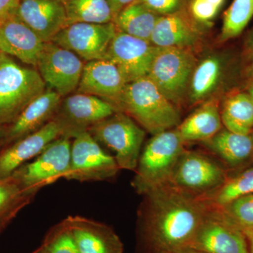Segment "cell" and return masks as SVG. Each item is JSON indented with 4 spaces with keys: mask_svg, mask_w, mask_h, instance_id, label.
<instances>
[{
    "mask_svg": "<svg viewBox=\"0 0 253 253\" xmlns=\"http://www.w3.org/2000/svg\"><path fill=\"white\" fill-rule=\"evenodd\" d=\"M161 15L149 9L139 0L121 10L113 23L118 31L149 42Z\"/></svg>",
    "mask_w": 253,
    "mask_h": 253,
    "instance_id": "cb8c5ba5",
    "label": "cell"
},
{
    "mask_svg": "<svg viewBox=\"0 0 253 253\" xmlns=\"http://www.w3.org/2000/svg\"><path fill=\"white\" fill-rule=\"evenodd\" d=\"M41 249L43 253H80L65 219L48 231Z\"/></svg>",
    "mask_w": 253,
    "mask_h": 253,
    "instance_id": "4dcf8cb0",
    "label": "cell"
},
{
    "mask_svg": "<svg viewBox=\"0 0 253 253\" xmlns=\"http://www.w3.org/2000/svg\"><path fill=\"white\" fill-rule=\"evenodd\" d=\"M16 15L44 42L68 26L63 0H21Z\"/></svg>",
    "mask_w": 253,
    "mask_h": 253,
    "instance_id": "e0dca14e",
    "label": "cell"
},
{
    "mask_svg": "<svg viewBox=\"0 0 253 253\" xmlns=\"http://www.w3.org/2000/svg\"><path fill=\"white\" fill-rule=\"evenodd\" d=\"M84 63L73 51L49 42H44L36 68L46 86L65 97L77 90Z\"/></svg>",
    "mask_w": 253,
    "mask_h": 253,
    "instance_id": "30bf717a",
    "label": "cell"
},
{
    "mask_svg": "<svg viewBox=\"0 0 253 253\" xmlns=\"http://www.w3.org/2000/svg\"><path fill=\"white\" fill-rule=\"evenodd\" d=\"M44 44L17 15L0 23V52L36 67Z\"/></svg>",
    "mask_w": 253,
    "mask_h": 253,
    "instance_id": "ac0fdd59",
    "label": "cell"
},
{
    "mask_svg": "<svg viewBox=\"0 0 253 253\" xmlns=\"http://www.w3.org/2000/svg\"><path fill=\"white\" fill-rule=\"evenodd\" d=\"M185 142L175 129L154 134L141 153L131 186L140 195L169 182Z\"/></svg>",
    "mask_w": 253,
    "mask_h": 253,
    "instance_id": "3957f363",
    "label": "cell"
},
{
    "mask_svg": "<svg viewBox=\"0 0 253 253\" xmlns=\"http://www.w3.org/2000/svg\"><path fill=\"white\" fill-rule=\"evenodd\" d=\"M88 132L112 150L120 169L135 171L145 131L132 118L118 111L91 126Z\"/></svg>",
    "mask_w": 253,
    "mask_h": 253,
    "instance_id": "5b68a950",
    "label": "cell"
},
{
    "mask_svg": "<svg viewBox=\"0 0 253 253\" xmlns=\"http://www.w3.org/2000/svg\"><path fill=\"white\" fill-rule=\"evenodd\" d=\"M206 146L229 166L245 162L253 153V137L251 134H240L224 129L204 141Z\"/></svg>",
    "mask_w": 253,
    "mask_h": 253,
    "instance_id": "603a6c76",
    "label": "cell"
},
{
    "mask_svg": "<svg viewBox=\"0 0 253 253\" xmlns=\"http://www.w3.org/2000/svg\"><path fill=\"white\" fill-rule=\"evenodd\" d=\"M71 144L70 138H58L10 176L23 189L38 194L44 186L66 178L71 163Z\"/></svg>",
    "mask_w": 253,
    "mask_h": 253,
    "instance_id": "8992f818",
    "label": "cell"
},
{
    "mask_svg": "<svg viewBox=\"0 0 253 253\" xmlns=\"http://www.w3.org/2000/svg\"><path fill=\"white\" fill-rule=\"evenodd\" d=\"M222 74L219 58L209 56L195 68L190 81V95L193 101L206 99L217 87Z\"/></svg>",
    "mask_w": 253,
    "mask_h": 253,
    "instance_id": "83f0119b",
    "label": "cell"
},
{
    "mask_svg": "<svg viewBox=\"0 0 253 253\" xmlns=\"http://www.w3.org/2000/svg\"><path fill=\"white\" fill-rule=\"evenodd\" d=\"M243 231L249 244L250 253H253V227L244 229Z\"/></svg>",
    "mask_w": 253,
    "mask_h": 253,
    "instance_id": "74e56055",
    "label": "cell"
},
{
    "mask_svg": "<svg viewBox=\"0 0 253 253\" xmlns=\"http://www.w3.org/2000/svg\"><path fill=\"white\" fill-rule=\"evenodd\" d=\"M139 208L140 236L152 253H176L189 249L211 204L170 183L144 195Z\"/></svg>",
    "mask_w": 253,
    "mask_h": 253,
    "instance_id": "6da1fadb",
    "label": "cell"
},
{
    "mask_svg": "<svg viewBox=\"0 0 253 253\" xmlns=\"http://www.w3.org/2000/svg\"><path fill=\"white\" fill-rule=\"evenodd\" d=\"M31 253H38V250L37 249V250H36V251H33V252H32Z\"/></svg>",
    "mask_w": 253,
    "mask_h": 253,
    "instance_id": "7bdbcfd3",
    "label": "cell"
},
{
    "mask_svg": "<svg viewBox=\"0 0 253 253\" xmlns=\"http://www.w3.org/2000/svg\"><path fill=\"white\" fill-rule=\"evenodd\" d=\"M117 33L114 23H76L68 25L54 37L53 42L73 51L83 61L104 59Z\"/></svg>",
    "mask_w": 253,
    "mask_h": 253,
    "instance_id": "4fadbf2b",
    "label": "cell"
},
{
    "mask_svg": "<svg viewBox=\"0 0 253 253\" xmlns=\"http://www.w3.org/2000/svg\"><path fill=\"white\" fill-rule=\"evenodd\" d=\"M161 16L189 11L192 0H139Z\"/></svg>",
    "mask_w": 253,
    "mask_h": 253,
    "instance_id": "836d02e7",
    "label": "cell"
},
{
    "mask_svg": "<svg viewBox=\"0 0 253 253\" xmlns=\"http://www.w3.org/2000/svg\"><path fill=\"white\" fill-rule=\"evenodd\" d=\"M116 112V106L106 100L76 92L65 96L53 119L61 126L62 136L73 139Z\"/></svg>",
    "mask_w": 253,
    "mask_h": 253,
    "instance_id": "8fae6325",
    "label": "cell"
},
{
    "mask_svg": "<svg viewBox=\"0 0 253 253\" xmlns=\"http://www.w3.org/2000/svg\"><path fill=\"white\" fill-rule=\"evenodd\" d=\"M80 253H123L119 236L110 226L82 216L65 219Z\"/></svg>",
    "mask_w": 253,
    "mask_h": 253,
    "instance_id": "d6986e66",
    "label": "cell"
},
{
    "mask_svg": "<svg viewBox=\"0 0 253 253\" xmlns=\"http://www.w3.org/2000/svg\"><path fill=\"white\" fill-rule=\"evenodd\" d=\"M62 98L57 92L47 88L33 100L12 123L3 126V149L39 130L51 121L59 109Z\"/></svg>",
    "mask_w": 253,
    "mask_h": 253,
    "instance_id": "2e32d148",
    "label": "cell"
},
{
    "mask_svg": "<svg viewBox=\"0 0 253 253\" xmlns=\"http://www.w3.org/2000/svg\"><path fill=\"white\" fill-rule=\"evenodd\" d=\"M246 51L248 59L253 66V29L250 33L246 42Z\"/></svg>",
    "mask_w": 253,
    "mask_h": 253,
    "instance_id": "8d00e7d4",
    "label": "cell"
},
{
    "mask_svg": "<svg viewBox=\"0 0 253 253\" xmlns=\"http://www.w3.org/2000/svg\"><path fill=\"white\" fill-rule=\"evenodd\" d=\"M195 65L188 49L158 47L147 77L176 106L185 95Z\"/></svg>",
    "mask_w": 253,
    "mask_h": 253,
    "instance_id": "52a82bcc",
    "label": "cell"
},
{
    "mask_svg": "<svg viewBox=\"0 0 253 253\" xmlns=\"http://www.w3.org/2000/svg\"><path fill=\"white\" fill-rule=\"evenodd\" d=\"M222 125L227 130L251 134L253 130V101L249 94L237 92L229 96L221 111Z\"/></svg>",
    "mask_w": 253,
    "mask_h": 253,
    "instance_id": "d4e9b609",
    "label": "cell"
},
{
    "mask_svg": "<svg viewBox=\"0 0 253 253\" xmlns=\"http://www.w3.org/2000/svg\"><path fill=\"white\" fill-rule=\"evenodd\" d=\"M62 134L59 123L52 119L39 130L4 147L0 151V179L9 177L18 168L36 158Z\"/></svg>",
    "mask_w": 253,
    "mask_h": 253,
    "instance_id": "9a60e30c",
    "label": "cell"
},
{
    "mask_svg": "<svg viewBox=\"0 0 253 253\" xmlns=\"http://www.w3.org/2000/svg\"><path fill=\"white\" fill-rule=\"evenodd\" d=\"M253 194V166L235 176L226 179L220 187L206 196L216 208H223L235 200Z\"/></svg>",
    "mask_w": 253,
    "mask_h": 253,
    "instance_id": "f1b7e54d",
    "label": "cell"
},
{
    "mask_svg": "<svg viewBox=\"0 0 253 253\" xmlns=\"http://www.w3.org/2000/svg\"><path fill=\"white\" fill-rule=\"evenodd\" d=\"M120 169L115 158L105 152L88 131L72 139L69 171L65 179L81 182L106 181L117 175Z\"/></svg>",
    "mask_w": 253,
    "mask_h": 253,
    "instance_id": "ba28073f",
    "label": "cell"
},
{
    "mask_svg": "<svg viewBox=\"0 0 253 253\" xmlns=\"http://www.w3.org/2000/svg\"><path fill=\"white\" fill-rule=\"evenodd\" d=\"M189 11L161 16L150 42L159 48L188 49L197 42L199 33Z\"/></svg>",
    "mask_w": 253,
    "mask_h": 253,
    "instance_id": "44dd1931",
    "label": "cell"
},
{
    "mask_svg": "<svg viewBox=\"0 0 253 253\" xmlns=\"http://www.w3.org/2000/svg\"><path fill=\"white\" fill-rule=\"evenodd\" d=\"M176 253H206L204 252H201V251H196V250L191 249H186L182 250V251H179V252Z\"/></svg>",
    "mask_w": 253,
    "mask_h": 253,
    "instance_id": "f35d334b",
    "label": "cell"
},
{
    "mask_svg": "<svg viewBox=\"0 0 253 253\" xmlns=\"http://www.w3.org/2000/svg\"><path fill=\"white\" fill-rule=\"evenodd\" d=\"M224 2V0H192L189 13L195 21L209 23L217 16Z\"/></svg>",
    "mask_w": 253,
    "mask_h": 253,
    "instance_id": "d6a6232c",
    "label": "cell"
},
{
    "mask_svg": "<svg viewBox=\"0 0 253 253\" xmlns=\"http://www.w3.org/2000/svg\"><path fill=\"white\" fill-rule=\"evenodd\" d=\"M211 205L189 249L206 253H250L244 231L228 220L219 208Z\"/></svg>",
    "mask_w": 253,
    "mask_h": 253,
    "instance_id": "7c38bea8",
    "label": "cell"
},
{
    "mask_svg": "<svg viewBox=\"0 0 253 253\" xmlns=\"http://www.w3.org/2000/svg\"><path fill=\"white\" fill-rule=\"evenodd\" d=\"M253 17V0H233L224 14L220 39L223 41L239 36Z\"/></svg>",
    "mask_w": 253,
    "mask_h": 253,
    "instance_id": "f546056e",
    "label": "cell"
},
{
    "mask_svg": "<svg viewBox=\"0 0 253 253\" xmlns=\"http://www.w3.org/2000/svg\"><path fill=\"white\" fill-rule=\"evenodd\" d=\"M38 253H43L42 251V249H41V247L39 248V249H38Z\"/></svg>",
    "mask_w": 253,
    "mask_h": 253,
    "instance_id": "b9f144b4",
    "label": "cell"
},
{
    "mask_svg": "<svg viewBox=\"0 0 253 253\" xmlns=\"http://www.w3.org/2000/svg\"><path fill=\"white\" fill-rule=\"evenodd\" d=\"M158 47L118 31L104 59L117 66L126 83L147 77Z\"/></svg>",
    "mask_w": 253,
    "mask_h": 253,
    "instance_id": "5bb4252c",
    "label": "cell"
},
{
    "mask_svg": "<svg viewBox=\"0 0 253 253\" xmlns=\"http://www.w3.org/2000/svg\"><path fill=\"white\" fill-rule=\"evenodd\" d=\"M127 83L114 63L106 59L84 63L77 92L94 95L113 105Z\"/></svg>",
    "mask_w": 253,
    "mask_h": 253,
    "instance_id": "ffe728a7",
    "label": "cell"
},
{
    "mask_svg": "<svg viewBox=\"0 0 253 253\" xmlns=\"http://www.w3.org/2000/svg\"><path fill=\"white\" fill-rule=\"evenodd\" d=\"M226 179L224 169L212 158L186 150L168 183L185 192L206 197L220 187Z\"/></svg>",
    "mask_w": 253,
    "mask_h": 253,
    "instance_id": "9c48e42d",
    "label": "cell"
},
{
    "mask_svg": "<svg viewBox=\"0 0 253 253\" xmlns=\"http://www.w3.org/2000/svg\"><path fill=\"white\" fill-rule=\"evenodd\" d=\"M36 194L23 189L11 176L0 179V234Z\"/></svg>",
    "mask_w": 253,
    "mask_h": 253,
    "instance_id": "484cf974",
    "label": "cell"
},
{
    "mask_svg": "<svg viewBox=\"0 0 253 253\" xmlns=\"http://www.w3.org/2000/svg\"><path fill=\"white\" fill-rule=\"evenodd\" d=\"M21 0H0V23L16 15Z\"/></svg>",
    "mask_w": 253,
    "mask_h": 253,
    "instance_id": "e575fe53",
    "label": "cell"
},
{
    "mask_svg": "<svg viewBox=\"0 0 253 253\" xmlns=\"http://www.w3.org/2000/svg\"><path fill=\"white\" fill-rule=\"evenodd\" d=\"M221 113L214 100L207 101L176 127L184 142L206 141L221 130Z\"/></svg>",
    "mask_w": 253,
    "mask_h": 253,
    "instance_id": "7402d4cb",
    "label": "cell"
},
{
    "mask_svg": "<svg viewBox=\"0 0 253 253\" xmlns=\"http://www.w3.org/2000/svg\"><path fill=\"white\" fill-rule=\"evenodd\" d=\"M219 209L228 220L241 230L253 227V194L239 198Z\"/></svg>",
    "mask_w": 253,
    "mask_h": 253,
    "instance_id": "1f68e13d",
    "label": "cell"
},
{
    "mask_svg": "<svg viewBox=\"0 0 253 253\" xmlns=\"http://www.w3.org/2000/svg\"><path fill=\"white\" fill-rule=\"evenodd\" d=\"M63 2L68 25L76 23L104 24L114 20L108 0H63Z\"/></svg>",
    "mask_w": 253,
    "mask_h": 253,
    "instance_id": "4316f807",
    "label": "cell"
},
{
    "mask_svg": "<svg viewBox=\"0 0 253 253\" xmlns=\"http://www.w3.org/2000/svg\"><path fill=\"white\" fill-rule=\"evenodd\" d=\"M46 89L38 70L0 52V127L12 123Z\"/></svg>",
    "mask_w": 253,
    "mask_h": 253,
    "instance_id": "277c9868",
    "label": "cell"
},
{
    "mask_svg": "<svg viewBox=\"0 0 253 253\" xmlns=\"http://www.w3.org/2000/svg\"><path fill=\"white\" fill-rule=\"evenodd\" d=\"M249 94L250 96H251V97L252 98L253 101V79L252 81H251V84H250Z\"/></svg>",
    "mask_w": 253,
    "mask_h": 253,
    "instance_id": "60d3db41",
    "label": "cell"
},
{
    "mask_svg": "<svg viewBox=\"0 0 253 253\" xmlns=\"http://www.w3.org/2000/svg\"><path fill=\"white\" fill-rule=\"evenodd\" d=\"M3 149V127H0V151Z\"/></svg>",
    "mask_w": 253,
    "mask_h": 253,
    "instance_id": "ab89813d",
    "label": "cell"
},
{
    "mask_svg": "<svg viewBox=\"0 0 253 253\" xmlns=\"http://www.w3.org/2000/svg\"><path fill=\"white\" fill-rule=\"evenodd\" d=\"M113 105L153 135L181 123L177 107L148 77L127 83Z\"/></svg>",
    "mask_w": 253,
    "mask_h": 253,
    "instance_id": "7a4b0ae2",
    "label": "cell"
},
{
    "mask_svg": "<svg viewBox=\"0 0 253 253\" xmlns=\"http://www.w3.org/2000/svg\"><path fill=\"white\" fill-rule=\"evenodd\" d=\"M137 0H108L114 14V18L121 10L135 2Z\"/></svg>",
    "mask_w": 253,
    "mask_h": 253,
    "instance_id": "d590c367",
    "label": "cell"
}]
</instances>
